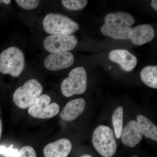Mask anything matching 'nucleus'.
I'll return each instance as SVG.
<instances>
[{
  "label": "nucleus",
  "mask_w": 157,
  "mask_h": 157,
  "mask_svg": "<svg viewBox=\"0 0 157 157\" xmlns=\"http://www.w3.org/2000/svg\"><path fill=\"white\" fill-rule=\"evenodd\" d=\"M135 22L134 17L128 13L121 11L109 13L105 17V23L101 27V32L113 39L128 40L132 36L131 26Z\"/></svg>",
  "instance_id": "obj_1"
},
{
  "label": "nucleus",
  "mask_w": 157,
  "mask_h": 157,
  "mask_svg": "<svg viewBox=\"0 0 157 157\" xmlns=\"http://www.w3.org/2000/svg\"><path fill=\"white\" fill-rule=\"evenodd\" d=\"M25 65L24 54L17 47H9L0 54V72L3 74L18 77L24 70Z\"/></svg>",
  "instance_id": "obj_2"
},
{
  "label": "nucleus",
  "mask_w": 157,
  "mask_h": 157,
  "mask_svg": "<svg viewBox=\"0 0 157 157\" xmlns=\"http://www.w3.org/2000/svg\"><path fill=\"white\" fill-rule=\"evenodd\" d=\"M46 33L52 35H71L79 29L77 22L70 17L58 13H50L43 21Z\"/></svg>",
  "instance_id": "obj_3"
},
{
  "label": "nucleus",
  "mask_w": 157,
  "mask_h": 157,
  "mask_svg": "<svg viewBox=\"0 0 157 157\" xmlns=\"http://www.w3.org/2000/svg\"><path fill=\"white\" fill-rule=\"evenodd\" d=\"M92 144L99 154L103 157H111L117 149L116 140L113 132L109 127L100 125L94 131Z\"/></svg>",
  "instance_id": "obj_4"
},
{
  "label": "nucleus",
  "mask_w": 157,
  "mask_h": 157,
  "mask_svg": "<svg viewBox=\"0 0 157 157\" xmlns=\"http://www.w3.org/2000/svg\"><path fill=\"white\" fill-rule=\"evenodd\" d=\"M87 87V74L83 67H78L70 71L69 76L62 82V94L66 97L81 94Z\"/></svg>",
  "instance_id": "obj_5"
},
{
  "label": "nucleus",
  "mask_w": 157,
  "mask_h": 157,
  "mask_svg": "<svg viewBox=\"0 0 157 157\" xmlns=\"http://www.w3.org/2000/svg\"><path fill=\"white\" fill-rule=\"evenodd\" d=\"M42 91V84L37 79L32 78L15 91L13 101L17 107L26 109L28 108L33 101L41 95Z\"/></svg>",
  "instance_id": "obj_6"
},
{
  "label": "nucleus",
  "mask_w": 157,
  "mask_h": 157,
  "mask_svg": "<svg viewBox=\"0 0 157 157\" xmlns=\"http://www.w3.org/2000/svg\"><path fill=\"white\" fill-rule=\"evenodd\" d=\"M51 99L48 95H41L32 102L28 107V113L36 118L48 119L58 114L60 107L56 103L51 104Z\"/></svg>",
  "instance_id": "obj_7"
},
{
  "label": "nucleus",
  "mask_w": 157,
  "mask_h": 157,
  "mask_svg": "<svg viewBox=\"0 0 157 157\" xmlns=\"http://www.w3.org/2000/svg\"><path fill=\"white\" fill-rule=\"evenodd\" d=\"M77 44L78 40L73 35H51L46 37L43 42L44 48L52 53L73 50Z\"/></svg>",
  "instance_id": "obj_8"
},
{
  "label": "nucleus",
  "mask_w": 157,
  "mask_h": 157,
  "mask_svg": "<svg viewBox=\"0 0 157 157\" xmlns=\"http://www.w3.org/2000/svg\"><path fill=\"white\" fill-rule=\"evenodd\" d=\"M74 61L73 54L69 52L52 53L44 60V66L46 69L52 71L66 69L72 66Z\"/></svg>",
  "instance_id": "obj_9"
},
{
  "label": "nucleus",
  "mask_w": 157,
  "mask_h": 157,
  "mask_svg": "<svg viewBox=\"0 0 157 157\" xmlns=\"http://www.w3.org/2000/svg\"><path fill=\"white\" fill-rule=\"evenodd\" d=\"M109 59L112 62L119 64L126 72L132 71L137 64V59L134 55L125 49L112 50L109 54Z\"/></svg>",
  "instance_id": "obj_10"
},
{
  "label": "nucleus",
  "mask_w": 157,
  "mask_h": 157,
  "mask_svg": "<svg viewBox=\"0 0 157 157\" xmlns=\"http://www.w3.org/2000/svg\"><path fill=\"white\" fill-rule=\"evenodd\" d=\"M72 148L70 140L62 138L46 145L43 150V154L45 157H67Z\"/></svg>",
  "instance_id": "obj_11"
},
{
  "label": "nucleus",
  "mask_w": 157,
  "mask_h": 157,
  "mask_svg": "<svg viewBox=\"0 0 157 157\" xmlns=\"http://www.w3.org/2000/svg\"><path fill=\"white\" fill-rule=\"evenodd\" d=\"M121 140L126 146L133 147L138 144L143 138L137 121H129L122 132Z\"/></svg>",
  "instance_id": "obj_12"
},
{
  "label": "nucleus",
  "mask_w": 157,
  "mask_h": 157,
  "mask_svg": "<svg viewBox=\"0 0 157 157\" xmlns=\"http://www.w3.org/2000/svg\"><path fill=\"white\" fill-rule=\"evenodd\" d=\"M86 101L82 98L69 101L62 110L60 116L63 120L71 121L77 118L84 111Z\"/></svg>",
  "instance_id": "obj_13"
},
{
  "label": "nucleus",
  "mask_w": 157,
  "mask_h": 157,
  "mask_svg": "<svg viewBox=\"0 0 157 157\" xmlns=\"http://www.w3.org/2000/svg\"><path fill=\"white\" fill-rule=\"evenodd\" d=\"M155 36L154 29L149 25H140L132 29L130 40L137 45H143L152 41Z\"/></svg>",
  "instance_id": "obj_14"
},
{
  "label": "nucleus",
  "mask_w": 157,
  "mask_h": 157,
  "mask_svg": "<svg viewBox=\"0 0 157 157\" xmlns=\"http://www.w3.org/2000/svg\"><path fill=\"white\" fill-rule=\"evenodd\" d=\"M137 122L142 135L147 138L157 141V127L146 117L137 116Z\"/></svg>",
  "instance_id": "obj_15"
},
{
  "label": "nucleus",
  "mask_w": 157,
  "mask_h": 157,
  "mask_svg": "<svg viewBox=\"0 0 157 157\" xmlns=\"http://www.w3.org/2000/svg\"><path fill=\"white\" fill-rule=\"evenodd\" d=\"M140 78L147 86L157 89V66H148L143 68L140 72Z\"/></svg>",
  "instance_id": "obj_16"
},
{
  "label": "nucleus",
  "mask_w": 157,
  "mask_h": 157,
  "mask_svg": "<svg viewBox=\"0 0 157 157\" xmlns=\"http://www.w3.org/2000/svg\"><path fill=\"white\" fill-rule=\"evenodd\" d=\"M123 116L124 109L121 107H117L112 115L113 124L116 137L117 139L121 138L123 130Z\"/></svg>",
  "instance_id": "obj_17"
},
{
  "label": "nucleus",
  "mask_w": 157,
  "mask_h": 157,
  "mask_svg": "<svg viewBox=\"0 0 157 157\" xmlns=\"http://www.w3.org/2000/svg\"><path fill=\"white\" fill-rule=\"evenodd\" d=\"M61 2L66 9L74 11L84 9L88 3L87 0H63Z\"/></svg>",
  "instance_id": "obj_18"
},
{
  "label": "nucleus",
  "mask_w": 157,
  "mask_h": 157,
  "mask_svg": "<svg viewBox=\"0 0 157 157\" xmlns=\"http://www.w3.org/2000/svg\"><path fill=\"white\" fill-rule=\"evenodd\" d=\"M15 2L22 9L32 10L38 7L40 1L36 0H16Z\"/></svg>",
  "instance_id": "obj_19"
},
{
  "label": "nucleus",
  "mask_w": 157,
  "mask_h": 157,
  "mask_svg": "<svg viewBox=\"0 0 157 157\" xmlns=\"http://www.w3.org/2000/svg\"><path fill=\"white\" fill-rule=\"evenodd\" d=\"M16 157H37L36 151L32 147L27 145L20 150Z\"/></svg>",
  "instance_id": "obj_20"
},
{
  "label": "nucleus",
  "mask_w": 157,
  "mask_h": 157,
  "mask_svg": "<svg viewBox=\"0 0 157 157\" xmlns=\"http://www.w3.org/2000/svg\"><path fill=\"white\" fill-rule=\"evenodd\" d=\"M13 146V145H12L9 148L4 146L0 147V155L8 157H16L18 151L17 149L12 148Z\"/></svg>",
  "instance_id": "obj_21"
},
{
  "label": "nucleus",
  "mask_w": 157,
  "mask_h": 157,
  "mask_svg": "<svg viewBox=\"0 0 157 157\" xmlns=\"http://www.w3.org/2000/svg\"><path fill=\"white\" fill-rule=\"evenodd\" d=\"M157 1L156 0H153L151 1V6L155 11H157Z\"/></svg>",
  "instance_id": "obj_22"
},
{
  "label": "nucleus",
  "mask_w": 157,
  "mask_h": 157,
  "mask_svg": "<svg viewBox=\"0 0 157 157\" xmlns=\"http://www.w3.org/2000/svg\"><path fill=\"white\" fill-rule=\"evenodd\" d=\"M0 2L5 3L6 5H9L11 2V1L10 0H2V1H0Z\"/></svg>",
  "instance_id": "obj_23"
},
{
  "label": "nucleus",
  "mask_w": 157,
  "mask_h": 157,
  "mask_svg": "<svg viewBox=\"0 0 157 157\" xmlns=\"http://www.w3.org/2000/svg\"><path fill=\"white\" fill-rule=\"evenodd\" d=\"M2 121L0 118V139H1V136H2Z\"/></svg>",
  "instance_id": "obj_24"
},
{
  "label": "nucleus",
  "mask_w": 157,
  "mask_h": 157,
  "mask_svg": "<svg viewBox=\"0 0 157 157\" xmlns=\"http://www.w3.org/2000/svg\"><path fill=\"white\" fill-rule=\"evenodd\" d=\"M80 157H93L92 156H91L90 155H82Z\"/></svg>",
  "instance_id": "obj_25"
},
{
  "label": "nucleus",
  "mask_w": 157,
  "mask_h": 157,
  "mask_svg": "<svg viewBox=\"0 0 157 157\" xmlns=\"http://www.w3.org/2000/svg\"><path fill=\"white\" fill-rule=\"evenodd\" d=\"M139 157L137 156H132V157Z\"/></svg>",
  "instance_id": "obj_26"
}]
</instances>
